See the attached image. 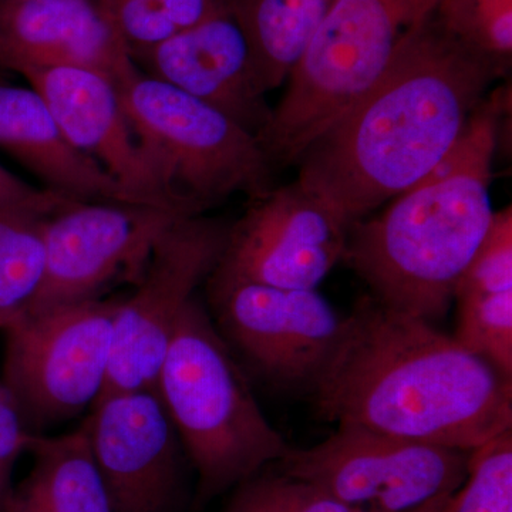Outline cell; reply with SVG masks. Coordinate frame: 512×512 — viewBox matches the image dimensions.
Wrapping results in <instances>:
<instances>
[{
	"label": "cell",
	"mask_w": 512,
	"mask_h": 512,
	"mask_svg": "<svg viewBox=\"0 0 512 512\" xmlns=\"http://www.w3.org/2000/svg\"><path fill=\"white\" fill-rule=\"evenodd\" d=\"M0 148L36 175L45 190L67 200L130 202L99 164L67 141L32 87L0 82Z\"/></svg>",
	"instance_id": "cell-17"
},
{
	"label": "cell",
	"mask_w": 512,
	"mask_h": 512,
	"mask_svg": "<svg viewBox=\"0 0 512 512\" xmlns=\"http://www.w3.org/2000/svg\"><path fill=\"white\" fill-rule=\"evenodd\" d=\"M229 227L205 215L181 218L158 238L134 291L114 319L107 392L156 389L175 325L227 245Z\"/></svg>",
	"instance_id": "cell-9"
},
{
	"label": "cell",
	"mask_w": 512,
	"mask_h": 512,
	"mask_svg": "<svg viewBox=\"0 0 512 512\" xmlns=\"http://www.w3.org/2000/svg\"><path fill=\"white\" fill-rule=\"evenodd\" d=\"M82 423L117 511H181L187 457L157 389L103 393Z\"/></svg>",
	"instance_id": "cell-13"
},
{
	"label": "cell",
	"mask_w": 512,
	"mask_h": 512,
	"mask_svg": "<svg viewBox=\"0 0 512 512\" xmlns=\"http://www.w3.org/2000/svg\"><path fill=\"white\" fill-rule=\"evenodd\" d=\"M156 389L197 473L194 511L278 463L291 448L262 413L197 296L175 325Z\"/></svg>",
	"instance_id": "cell-4"
},
{
	"label": "cell",
	"mask_w": 512,
	"mask_h": 512,
	"mask_svg": "<svg viewBox=\"0 0 512 512\" xmlns=\"http://www.w3.org/2000/svg\"><path fill=\"white\" fill-rule=\"evenodd\" d=\"M224 512H356L318 487L272 466L234 488Z\"/></svg>",
	"instance_id": "cell-25"
},
{
	"label": "cell",
	"mask_w": 512,
	"mask_h": 512,
	"mask_svg": "<svg viewBox=\"0 0 512 512\" xmlns=\"http://www.w3.org/2000/svg\"><path fill=\"white\" fill-rule=\"evenodd\" d=\"M5 2H20V0H0V3H5Z\"/></svg>",
	"instance_id": "cell-30"
},
{
	"label": "cell",
	"mask_w": 512,
	"mask_h": 512,
	"mask_svg": "<svg viewBox=\"0 0 512 512\" xmlns=\"http://www.w3.org/2000/svg\"><path fill=\"white\" fill-rule=\"evenodd\" d=\"M148 173L170 210L197 217L231 195L274 188L258 137L220 110L140 69L117 83Z\"/></svg>",
	"instance_id": "cell-5"
},
{
	"label": "cell",
	"mask_w": 512,
	"mask_h": 512,
	"mask_svg": "<svg viewBox=\"0 0 512 512\" xmlns=\"http://www.w3.org/2000/svg\"><path fill=\"white\" fill-rule=\"evenodd\" d=\"M47 215L26 208H0V330L28 315L39 293Z\"/></svg>",
	"instance_id": "cell-20"
},
{
	"label": "cell",
	"mask_w": 512,
	"mask_h": 512,
	"mask_svg": "<svg viewBox=\"0 0 512 512\" xmlns=\"http://www.w3.org/2000/svg\"><path fill=\"white\" fill-rule=\"evenodd\" d=\"M211 276L316 289L342 261L349 227L298 181L249 200Z\"/></svg>",
	"instance_id": "cell-12"
},
{
	"label": "cell",
	"mask_w": 512,
	"mask_h": 512,
	"mask_svg": "<svg viewBox=\"0 0 512 512\" xmlns=\"http://www.w3.org/2000/svg\"><path fill=\"white\" fill-rule=\"evenodd\" d=\"M134 63L141 72L220 110L258 137L272 110L259 86L251 49L228 9L165 40Z\"/></svg>",
	"instance_id": "cell-14"
},
{
	"label": "cell",
	"mask_w": 512,
	"mask_h": 512,
	"mask_svg": "<svg viewBox=\"0 0 512 512\" xmlns=\"http://www.w3.org/2000/svg\"><path fill=\"white\" fill-rule=\"evenodd\" d=\"M460 345L512 379V291L456 296Z\"/></svg>",
	"instance_id": "cell-23"
},
{
	"label": "cell",
	"mask_w": 512,
	"mask_h": 512,
	"mask_svg": "<svg viewBox=\"0 0 512 512\" xmlns=\"http://www.w3.org/2000/svg\"><path fill=\"white\" fill-rule=\"evenodd\" d=\"M30 437L18 407L0 382V505L12 487L15 464L23 453H28Z\"/></svg>",
	"instance_id": "cell-27"
},
{
	"label": "cell",
	"mask_w": 512,
	"mask_h": 512,
	"mask_svg": "<svg viewBox=\"0 0 512 512\" xmlns=\"http://www.w3.org/2000/svg\"><path fill=\"white\" fill-rule=\"evenodd\" d=\"M439 0H333L259 136L272 165L298 163L360 97Z\"/></svg>",
	"instance_id": "cell-6"
},
{
	"label": "cell",
	"mask_w": 512,
	"mask_h": 512,
	"mask_svg": "<svg viewBox=\"0 0 512 512\" xmlns=\"http://www.w3.org/2000/svg\"><path fill=\"white\" fill-rule=\"evenodd\" d=\"M52 67L96 70L116 83L138 70L97 0L0 3V72Z\"/></svg>",
	"instance_id": "cell-15"
},
{
	"label": "cell",
	"mask_w": 512,
	"mask_h": 512,
	"mask_svg": "<svg viewBox=\"0 0 512 512\" xmlns=\"http://www.w3.org/2000/svg\"><path fill=\"white\" fill-rule=\"evenodd\" d=\"M23 77L46 101L67 141L99 164L128 201L170 210L148 173L119 86L110 76L82 67H52Z\"/></svg>",
	"instance_id": "cell-16"
},
{
	"label": "cell",
	"mask_w": 512,
	"mask_h": 512,
	"mask_svg": "<svg viewBox=\"0 0 512 512\" xmlns=\"http://www.w3.org/2000/svg\"><path fill=\"white\" fill-rule=\"evenodd\" d=\"M70 202L77 201L67 200L45 188L33 187L0 165V208H26L52 214Z\"/></svg>",
	"instance_id": "cell-28"
},
{
	"label": "cell",
	"mask_w": 512,
	"mask_h": 512,
	"mask_svg": "<svg viewBox=\"0 0 512 512\" xmlns=\"http://www.w3.org/2000/svg\"><path fill=\"white\" fill-rule=\"evenodd\" d=\"M311 393L329 421L456 450H477L512 427L510 377L372 295L343 319Z\"/></svg>",
	"instance_id": "cell-2"
},
{
	"label": "cell",
	"mask_w": 512,
	"mask_h": 512,
	"mask_svg": "<svg viewBox=\"0 0 512 512\" xmlns=\"http://www.w3.org/2000/svg\"><path fill=\"white\" fill-rule=\"evenodd\" d=\"M444 512H512V433L471 451L463 485Z\"/></svg>",
	"instance_id": "cell-24"
},
{
	"label": "cell",
	"mask_w": 512,
	"mask_h": 512,
	"mask_svg": "<svg viewBox=\"0 0 512 512\" xmlns=\"http://www.w3.org/2000/svg\"><path fill=\"white\" fill-rule=\"evenodd\" d=\"M505 99L485 97L446 158L377 217L349 229L343 261L394 311L443 319L493 220L490 183Z\"/></svg>",
	"instance_id": "cell-3"
},
{
	"label": "cell",
	"mask_w": 512,
	"mask_h": 512,
	"mask_svg": "<svg viewBox=\"0 0 512 512\" xmlns=\"http://www.w3.org/2000/svg\"><path fill=\"white\" fill-rule=\"evenodd\" d=\"M501 76L431 13L372 89L302 154L296 181L350 229L446 158Z\"/></svg>",
	"instance_id": "cell-1"
},
{
	"label": "cell",
	"mask_w": 512,
	"mask_h": 512,
	"mask_svg": "<svg viewBox=\"0 0 512 512\" xmlns=\"http://www.w3.org/2000/svg\"><path fill=\"white\" fill-rule=\"evenodd\" d=\"M451 495H444V497L436 498V500L430 501V503L421 505V507L416 508V510L409 512H444L446 511Z\"/></svg>",
	"instance_id": "cell-29"
},
{
	"label": "cell",
	"mask_w": 512,
	"mask_h": 512,
	"mask_svg": "<svg viewBox=\"0 0 512 512\" xmlns=\"http://www.w3.org/2000/svg\"><path fill=\"white\" fill-rule=\"evenodd\" d=\"M512 291V208L494 212L487 235L456 286V296L467 293Z\"/></svg>",
	"instance_id": "cell-26"
},
{
	"label": "cell",
	"mask_w": 512,
	"mask_h": 512,
	"mask_svg": "<svg viewBox=\"0 0 512 512\" xmlns=\"http://www.w3.org/2000/svg\"><path fill=\"white\" fill-rule=\"evenodd\" d=\"M6 73L0 72V82H2V77L5 76Z\"/></svg>",
	"instance_id": "cell-31"
},
{
	"label": "cell",
	"mask_w": 512,
	"mask_h": 512,
	"mask_svg": "<svg viewBox=\"0 0 512 512\" xmlns=\"http://www.w3.org/2000/svg\"><path fill=\"white\" fill-rule=\"evenodd\" d=\"M131 59L227 9L225 0H97Z\"/></svg>",
	"instance_id": "cell-21"
},
{
	"label": "cell",
	"mask_w": 512,
	"mask_h": 512,
	"mask_svg": "<svg viewBox=\"0 0 512 512\" xmlns=\"http://www.w3.org/2000/svg\"><path fill=\"white\" fill-rule=\"evenodd\" d=\"M218 332L242 359L279 387L313 384L328 365L343 318L316 289H286L208 276Z\"/></svg>",
	"instance_id": "cell-11"
},
{
	"label": "cell",
	"mask_w": 512,
	"mask_h": 512,
	"mask_svg": "<svg viewBox=\"0 0 512 512\" xmlns=\"http://www.w3.org/2000/svg\"><path fill=\"white\" fill-rule=\"evenodd\" d=\"M333 0H225L247 37L265 93L288 80Z\"/></svg>",
	"instance_id": "cell-19"
},
{
	"label": "cell",
	"mask_w": 512,
	"mask_h": 512,
	"mask_svg": "<svg viewBox=\"0 0 512 512\" xmlns=\"http://www.w3.org/2000/svg\"><path fill=\"white\" fill-rule=\"evenodd\" d=\"M32 467L12 484L0 512H119L83 423L69 433L32 434Z\"/></svg>",
	"instance_id": "cell-18"
},
{
	"label": "cell",
	"mask_w": 512,
	"mask_h": 512,
	"mask_svg": "<svg viewBox=\"0 0 512 512\" xmlns=\"http://www.w3.org/2000/svg\"><path fill=\"white\" fill-rule=\"evenodd\" d=\"M121 298L63 306L15 320L5 333L2 382L30 434L92 410L106 389Z\"/></svg>",
	"instance_id": "cell-7"
},
{
	"label": "cell",
	"mask_w": 512,
	"mask_h": 512,
	"mask_svg": "<svg viewBox=\"0 0 512 512\" xmlns=\"http://www.w3.org/2000/svg\"><path fill=\"white\" fill-rule=\"evenodd\" d=\"M471 451L389 436L356 424L311 448H289L274 466L356 512H409L456 493Z\"/></svg>",
	"instance_id": "cell-8"
},
{
	"label": "cell",
	"mask_w": 512,
	"mask_h": 512,
	"mask_svg": "<svg viewBox=\"0 0 512 512\" xmlns=\"http://www.w3.org/2000/svg\"><path fill=\"white\" fill-rule=\"evenodd\" d=\"M434 16L448 35L503 76L512 60V0H439Z\"/></svg>",
	"instance_id": "cell-22"
},
{
	"label": "cell",
	"mask_w": 512,
	"mask_h": 512,
	"mask_svg": "<svg viewBox=\"0 0 512 512\" xmlns=\"http://www.w3.org/2000/svg\"><path fill=\"white\" fill-rule=\"evenodd\" d=\"M181 218L124 201L70 202L47 215L42 285L28 315L106 298L120 282L136 284L158 238Z\"/></svg>",
	"instance_id": "cell-10"
}]
</instances>
